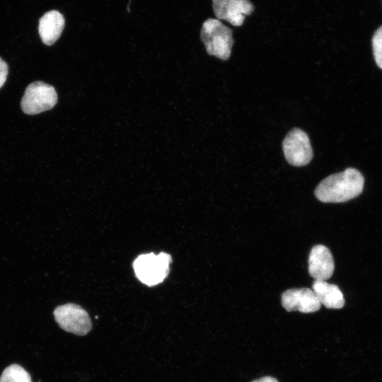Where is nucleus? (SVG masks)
<instances>
[{
	"mask_svg": "<svg viewBox=\"0 0 382 382\" xmlns=\"http://www.w3.org/2000/svg\"><path fill=\"white\" fill-rule=\"evenodd\" d=\"M364 184L362 174L356 168H348L323 179L316 187L315 195L325 203L345 202L359 195Z\"/></svg>",
	"mask_w": 382,
	"mask_h": 382,
	"instance_id": "obj_1",
	"label": "nucleus"
},
{
	"mask_svg": "<svg viewBox=\"0 0 382 382\" xmlns=\"http://www.w3.org/2000/svg\"><path fill=\"white\" fill-rule=\"evenodd\" d=\"M172 258L170 254L161 252L139 255L132 266L137 279L143 284L152 286L161 283L170 272Z\"/></svg>",
	"mask_w": 382,
	"mask_h": 382,
	"instance_id": "obj_2",
	"label": "nucleus"
},
{
	"mask_svg": "<svg viewBox=\"0 0 382 382\" xmlns=\"http://www.w3.org/2000/svg\"><path fill=\"white\" fill-rule=\"evenodd\" d=\"M57 103L54 88L42 81H35L28 85L21 102L23 112L37 115L54 108Z\"/></svg>",
	"mask_w": 382,
	"mask_h": 382,
	"instance_id": "obj_3",
	"label": "nucleus"
},
{
	"mask_svg": "<svg viewBox=\"0 0 382 382\" xmlns=\"http://www.w3.org/2000/svg\"><path fill=\"white\" fill-rule=\"evenodd\" d=\"M201 40L209 55L223 60L229 57L233 45L231 34L217 21L208 20L203 24Z\"/></svg>",
	"mask_w": 382,
	"mask_h": 382,
	"instance_id": "obj_4",
	"label": "nucleus"
},
{
	"mask_svg": "<svg viewBox=\"0 0 382 382\" xmlns=\"http://www.w3.org/2000/svg\"><path fill=\"white\" fill-rule=\"evenodd\" d=\"M56 322L66 332L76 335H85L92 328L88 313L80 306L66 303L57 306L54 311Z\"/></svg>",
	"mask_w": 382,
	"mask_h": 382,
	"instance_id": "obj_5",
	"label": "nucleus"
},
{
	"mask_svg": "<svg viewBox=\"0 0 382 382\" xmlns=\"http://www.w3.org/2000/svg\"><path fill=\"white\" fill-rule=\"evenodd\" d=\"M287 162L294 166L307 165L313 158V150L308 134L301 129H291L282 142Z\"/></svg>",
	"mask_w": 382,
	"mask_h": 382,
	"instance_id": "obj_6",
	"label": "nucleus"
},
{
	"mask_svg": "<svg viewBox=\"0 0 382 382\" xmlns=\"http://www.w3.org/2000/svg\"><path fill=\"white\" fill-rule=\"evenodd\" d=\"M282 304L287 311L313 313L320 308V303L308 288L291 289L282 294Z\"/></svg>",
	"mask_w": 382,
	"mask_h": 382,
	"instance_id": "obj_7",
	"label": "nucleus"
},
{
	"mask_svg": "<svg viewBox=\"0 0 382 382\" xmlns=\"http://www.w3.org/2000/svg\"><path fill=\"white\" fill-rule=\"evenodd\" d=\"M335 270L333 256L323 245H314L308 257V272L315 280L325 281L331 277Z\"/></svg>",
	"mask_w": 382,
	"mask_h": 382,
	"instance_id": "obj_8",
	"label": "nucleus"
},
{
	"mask_svg": "<svg viewBox=\"0 0 382 382\" xmlns=\"http://www.w3.org/2000/svg\"><path fill=\"white\" fill-rule=\"evenodd\" d=\"M64 18L58 11L45 13L39 21L38 30L42 42L53 45L60 37L64 27Z\"/></svg>",
	"mask_w": 382,
	"mask_h": 382,
	"instance_id": "obj_9",
	"label": "nucleus"
},
{
	"mask_svg": "<svg viewBox=\"0 0 382 382\" xmlns=\"http://www.w3.org/2000/svg\"><path fill=\"white\" fill-rule=\"evenodd\" d=\"M312 290L320 304L328 308L339 309L344 306V296L335 284H332L323 280H315Z\"/></svg>",
	"mask_w": 382,
	"mask_h": 382,
	"instance_id": "obj_10",
	"label": "nucleus"
},
{
	"mask_svg": "<svg viewBox=\"0 0 382 382\" xmlns=\"http://www.w3.org/2000/svg\"><path fill=\"white\" fill-rule=\"evenodd\" d=\"M0 382H32L30 374L20 365L6 367L0 377Z\"/></svg>",
	"mask_w": 382,
	"mask_h": 382,
	"instance_id": "obj_11",
	"label": "nucleus"
},
{
	"mask_svg": "<svg viewBox=\"0 0 382 382\" xmlns=\"http://www.w3.org/2000/svg\"><path fill=\"white\" fill-rule=\"evenodd\" d=\"M374 57L377 66L382 69V25L374 33L372 37Z\"/></svg>",
	"mask_w": 382,
	"mask_h": 382,
	"instance_id": "obj_12",
	"label": "nucleus"
},
{
	"mask_svg": "<svg viewBox=\"0 0 382 382\" xmlns=\"http://www.w3.org/2000/svg\"><path fill=\"white\" fill-rule=\"evenodd\" d=\"M8 67L6 62L0 57V88L6 82Z\"/></svg>",
	"mask_w": 382,
	"mask_h": 382,
	"instance_id": "obj_13",
	"label": "nucleus"
},
{
	"mask_svg": "<svg viewBox=\"0 0 382 382\" xmlns=\"http://www.w3.org/2000/svg\"><path fill=\"white\" fill-rule=\"evenodd\" d=\"M252 382H278V381L272 376H264Z\"/></svg>",
	"mask_w": 382,
	"mask_h": 382,
	"instance_id": "obj_14",
	"label": "nucleus"
}]
</instances>
